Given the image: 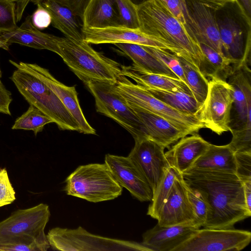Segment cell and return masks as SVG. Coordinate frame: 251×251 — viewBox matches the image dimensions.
<instances>
[{
    "label": "cell",
    "mask_w": 251,
    "mask_h": 251,
    "mask_svg": "<svg viewBox=\"0 0 251 251\" xmlns=\"http://www.w3.org/2000/svg\"><path fill=\"white\" fill-rule=\"evenodd\" d=\"M187 184L198 190L209 206L207 228H231L251 216L242 181L235 173L189 169L182 174Z\"/></svg>",
    "instance_id": "1"
},
{
    "label": "cell",
    "mask_w": 251,
    "mask_h": 251,
    "mask_svg": "<svg viewBox=\"0 0 251 251\" xmlns=\"http://www.w3.org/2000/svg\"><path fill=\"white\" fill-rule=\"evenodd\" d=\"M137 11L142 32L163 43L201 72L204 56L200 43L160 0H147L137 5Z\"/></svg>",
    "instance_id": "2"
},
{
    "label": "cell",
    "mask_w": 251,
    "mask_h": 251,
    "mask_svg": "<svg viewBox=\"0 0 251 251\" xmlns=\"http://www.w3.org/2000/svg\"><path fill=\"white\" fill-rule=\"evenodd\" d=\"M224 56L233 68L250 67L251 18L236 1H224L215 12Z\"/></svg>",
    "instance_id": "3"
},
{
    "label": "cell",
    "mask_w": 251,
    "mask_h": 251,
    "mask_svg": "<svg viewBox=\"0 0 251 251\" xmlns=\"http://www.w3.org/2000/svg\"><path fill=\"white\" fill-rule=\"evenodd\" d=\"M83 40L59 37V55L85 85L90 81L115 83L122 75V65L94 50Z\"/></svg>",
    "instance_id": "4"
},
{
    "label": "cell",
    "mask_w": 251,
    "mask_h": 251,
    "mask_svg": "<svg viewBox=\"0 0 251 251\" xmlns=\"http://www.w3.org/2000/svg\"><path fill=\"white\" fill-rule=\"evenodd\" d=\"M10 78L30 105L50 118L61 130L80 132V127L52 91L31 74L17 68Z\"/></svg>",
    "instance_id": "5"
},
{
    "label": "cell",
    "mask_w": 251,
    "mask_h": 251,
    "mask_svg": "<svg viewBox=\"0 0 251 251\" xmlns=\"http://www.w3.org/2000/svg\"><path fill=\"white\" fill-rule=\"evenodd\" d=\"M65 183L64 190L68 195L95 203L114 200L123 191L105 163L80 165L67 177Z\"/></svg>",
    "instance_id": "6"
},
{
    "label": "cell",
    "mask_w": 251,
    "mask_h": 251,
    "mask_svg": "<svg viewBox=\"0 0 251 251\" xmlns=\"http://www.w3.org/2000/svg\"><path fill=\"white\" fill-rule=\"evenodd\" d=\"M115 87L129 106L160 116L189 135L204 128L197 114L184 113L171 107L125 76L122 75L118 78Z\"/></svg>",
    "instance_id": "7"
},
{
    "label": "cell",
    "mask_w": 251,
    "mask_h": 251,
    "mask_svg": "<svg viewBox=\"0 0 251 251\" xmlns=\"http://www.w3.org/2000/svg\"><path fill=\"white\" fill-rule=\"evenodd\" d=\"M115 83L90 81L86 85L94 97L97 111L117 122L134 140L149 139L144 124L116 90Z\"/></svg>",
    "instance_id": "8"
},
{
    "label": "cell",
    "mask_w": 251,
    "mask_h": 251,
    "mask_svg": "<svg viewBox=\"0 0 251 251\" xmlns=\"http://www.w3.org/2000/svg\"><path fill=\"white\" fill-rule=\"evenodd\" d=\"M46 236L50 247L53 250L152 251L142 243L95 235L81 226L75 229L53 228L49 231Z\"/></svg>",
    "instance_id": "9"
},
{
    "label": "cell",
    "mask_w": 251,
    "mask_h": 251,
    "mask_svg": "<svg viewBox=\"0 0 251 251\" xmlns=\"http://www.w3.org/2000/svg\"><path fill=\"white\" fill-rule=\"evenodd\" d=\"M233 101V88L227 81L210 78L206 97L197 114L204 128L219 135L230 131Z\"/></svg>",
    "instance_id": "10"
},
{
    "label": "cell",
    "mask_w": 251,
    "mask_h": 251,
    "mask_svg": "<svg viewBox=\"0 0 251 251\" xmlns=\"http://www.w3.org/2000/svg\"><path fill=\"white\" fill-rule=\"evenodd\" d=\"M251 241L249 231L231 228H199L174 251H238Z\"/></svg>",
    "instance_id": "11"
},
{
    "label": "cell",
    "mask_w": 251,
    "mask_h": 251,
    "mask_svg": "<svg viewBox=\"0 0 251 251\" xmlns=\"http://www.w3.org/2000/svg\"><path fill=\"white\" fill-rule=\"evenodd\" d=\"M50 215L49 206L42 203L32 207L14 211L0 222V244L24 235L48 242L44 230Z\"/></svg>",
    "instance_id": "12"
},
{
    "label": "cell",
    "mask_w": 251,
    "mask_h": 251,
    "mask_svg": "<svg viewBox=\"0 0 251 251\" xmlns=\"http://www.w3.org/2000/svg\"><path fill=\"white\" fill-rule=\"evenodd\" d=\"M9 62L16 68L25 70L34 75L48 86L56 95L78 124L80 133L96 134L82 111L75 86H68L57 80L46 68L33 63L20 62L17 63L9 60Z\"/></svg>",
    "instance_id": "13"
},
{
    "label": "cell",
    "mask_w": 251,
    "mask_h": 251,
    "mask_svg": "<svg viewBox=\"0 0 251 251\" xmlns=\"http://www.w3.org/2000/svg\"><path fill=\"white\" fill-rule=\"evenodd\" d=\"M224 1H226L185 0L192 24L193 33L197 41L210 47L223 55L215 12L218 7Z\"/></svg>",
    "instance_id": "14"
},
{
    "label": "cell",
    "mask_w": 251,
    "mask_h": 251,
    "mask_svg": "<svg viewBox=\"0 0 251 251\" xmlns=\"http://www.w3.org/2000/svg\"><path fill=\"white\" fill-rule=\"evenodd\" d=\"M165 149L150 139L137 140L128 155L148 181L153 193L170 166L165 155Z\"/></svg>",
    "instance_id": "15"
},
{
    "label": "cell",
    "mask_w": 251,
    "mask_h": 251,
    "mask_svg": "<svg viewBox=\"0 0 251 251\" xmlns=\"http://www.w3.org/2000/svg\"><path fill=\"white\" fill-rule=\"evenodd\" d=\"M104 163L117 182L141 201H151L152 190L140 170L128 156L110 154L105 156Z\"/></svg>",
    "instance_id": "16"
},
{
    "label": "cell",
    "mask_w": 251,
    "mask_h": 251,
    "mask_svg": "<svg viewBox=\"0 0 251 251\" xmlns=\"http://www.w3.org/2000/svg\"><path fill=\"white\" fill-rule=\"evenodd\" d=\"M157 220L160 226H195V215L188 196L187 184L182 174L180 173L175 178Z\"/></svg>",
    "instance_id": "17"
},
{
    "label": "cell",
    "mask_w": 251,
    "mask_h": 251,
    "mask_svg": "<svg viewBox=\"0 0 251 251\" xmlns=\"http://www.w3.org/2000/svg\"><path fill=\"white\" fill-rule=\"evenodd\" d=\"M228 78L227 82L233 88L232 108L234 111L233 115L231 116L230 131L246 127L251 128L250 67L244 66L233 68Z\"/></svg>",
    "instance_id": "18"
},
{
    "label": "cell",
    "mask_w": 251,
    "mask_h": 251,
    "mask_svg": "<svg viewBox=\"0 0 251 251\" xmlns=\"http://www.w3.org/2000/svg\"><path fill=\"white\" fill-rule=\"evenodd\" d=\"M81 31L83 40L89 44L132 43L169 50L165 44L143 33L139 29L116 26L97 28L81 27Z\"/></svg>",
    "instance_id": "19"
},
{
    "label": "cell",
    "mask_w": 251,
    "mask_h": 251,
    "mask_svg": "<svg viewBox=\"0 0 251 251\" xmlns=\"http://www.w3.org/2000/svg\"><path fill=\"white\" fill-rule=\"evenodd\" d=\"M59 37L44 33L33 26L31 16H28L20 27L8 33L0 34V48L8 50L13 43L38 50H47L58 55Z\"/></svg>",
    "instance_id": "20"
},
{
    "label": "cell",
    "mask_w": 251,
    "mask_h": 251,
    "mask_svg": "<svg viewBox=\"0 0 251 251\" xmlns=\"http://www.w3.org/2000/svg\"><path fill=\"white\" fill-rule=\"evenodd\" d=\"M199 228L189 225L160 226L157 224L144 233L142 243L152 251H174Z\"/></svg>",
    "instance_id": "21"
},
{
    "label": "cell",
    "mask_w": 251,
    "mask_h": 251,
    "mask_svg": "<svg viewBox=\"0 0 251 251\" xmlns=\"http://www.w3.org/2000/svg\"><path fill=\"white\" fill-rule=\"evenodd\" d=\"M210 143L198 133L185 136L165 152L170 166L183 174L189 170L196 160L208 149Z\"/></svg>",
    "instance_id": "22"
},
{
    "label": "cell",
    "mask_w": 251,
    "mask_h": 251,
    "mask_svg": "<svg viewBox=\"0 0 251 251\" xmlns=\"http://www.w3.org/2000/svg\"><path fill=\"white\" fill-rule=\"evenodd\" d=\"M131 108L145 125L149 139L165 148L189 135L160 116L142 109Z\"/></svg>",
    "instance_id": "23"
},
{
    "label": "cell",
    "mask_w": 251,
    "mask_h": 251,
    "mask_svg": "<svg viewBox=\"0 0 251 251\" xmlns=\"http://www.w3.org/2000/svg\"><path fill=\"white\" fill-rule=\"evenodd\" d=\"M122 75L130 78L136 84L146 88L180 91L192 95L184 82L178 78L147 72L137 66H121Z\"/></svg>",
    "instance_id": "24"
},
{
    "label": "cell",
    "mask_w": 251,
    "mask_h": 251,
    "mask_svg": "<svg viewBox=\"0 0 251 251\" xmlns=\"http://www.w3.org/2000/svg\"><path fill=\"white\" fill-rule=\"evenodd\" d=\"M82 28L120 26L115 0H91L81 18Z\"/></svg>",
    "instance_id": "25"
},
{
    "label": "cell",
    "mask_w": 251,
    "mask_h": 251,
    "mask_svg": "<svg viewBox=\"0 0 251 251\" xmlns=\"http://www.w3.org/2000/svg\"><path fill=\"white\" fill-rule=\"evenodd\" d=\"M190 169L235 174V153L228 144L217 146L210 144L206 151L196 160Z\"/></svg>",
    "instance_id": "26"
},
{
    "label": "cell",
    "mask_w": 251,
    "mask_h": 251,
    "mask_svg": "<svg viewBox=\"0 0 251 251\" xmlns=\"http://www.w3.org/2000/svg\"><path fill=\"white\" fill-rule=\"evenodd\" d=\"M114 45L132 60L133 65L142 70L150 73L178 78L169 67L146 50L142 45L132 43Z\"/></svg>",
    "instance_id": "27"
},
{
    "label": "cell",
    "mask_w": 251,
    "mask_h": 251,
    "mask_svg": "<svg viewBox=\"0 0 251 251\" xmlns=\"http://www.w3.org/2000/svg\"><path fill=\"white\" fill-rule=\"evenodd\" d=\"M41 3L50 13L52 26L61 31L65 37L83 40L77 17L69 8L53 0H44Z\"/></svg>",
    "instance_id": "28"
},
{
    "label": "cell",
    "mask_w": 251,
    "mask_h": 251,
    "mask_svg": "<svg viewBox=\"0 0 251 251\" xmlns=\"http://www.w3.org/2000/svg\"><path fill=\"white\" fill-rule=\"evenodd\" d=\"M204 56L202 73L207 78L220 77L227 80L233 67L231 62L224 55L210 47L200 43Z\"/></svg>",
    "instance_id": "29"
},
{
    "label": "cell",
    "mask_w": 251,
    "mask_h": 251,
    "mask_svg": "<svg viewBox=\"0 0 251 251\" xmlns=\"http://www.w3.org/2000/svg\"><path fill=\"white\" fill-rule=\"evenodd\" d=\"M153 96L181 112L197 114L201 106L192 95L180 91L146 88Z\"/></svg>",
    "instance_id": "30"
},
{
    "label": "cell",
    "mask_w": 251,
    "mask_h": 251,
    "mask_svg": "<svg viewBox=\"0 0 251 251\" xmlns=\"http://www.w3.org/2000/svg\"><path fill=\"white\" fill-rule=\"evenodd\" d=\"M177 57L182 68L187 85L193 96L201 106L207 94L208 79L192 64L181 56H177Z\"/></svg>",
    "instance_id": "31"
},
{
    "label": "cell",
    "mask_w": 251,
    "mask_h": 251,
    "mask_svg": "<svg viewBox=\"0 0 251 251\" xmlns=\"http://www.w3.org/2000/svg\"><path fill=\"white\" fill-rule=\"evenodd\" d=\"M175 168L170 166L165 171L163 176L153 195L147 215L157 219L159 212L171 191L176 177L180 174Z\"/></svg>",
    "instance_id": "32"
},
{
    "label": "cell",
    "mask_w": 251,
    "mask_h": 251,
    "mask_svg": "<svg viewBox=\"0 0 251 251\" xmlns=\"http://www.w3.org/2000/svg\"><path fill=\"white\" fill-rule=\"evenodd\" d=\"M53 121L37 108L30 105L28 109L15 120L11 128L32 130L35 136L42 131L45 125Z\"/></svg>",
    "instance_id": "33"
},
{
    "label": "cell",
    "mask_w": 251,
    "mask_h": 251,
    "mask_svg": "<svg viewBox=\"0 0 251 251\" xmlns=\"http://www.w3.org/2000/svg\"><path fill=\"white\" fill-rule=\"evenodd\" d=\"M50 247L49 242H44L31 236L24 235L0 244V251H46Z\"/></svg>",
    "instance_id": "34"
},
{
    "label": "cell",
    "mask_w": 251,
    "mask_h": 251,
    "mask_svg": "<svg viewBox=\"0 0 251 251\" xmlns=\"http://www.w3.org/2000/svg\"><path fill=\"white\" fill-rule=\"evenodd\" d=\"M187 194L195 215V226L200 228L204 225L207 221L209 213V206L202 194L188 184Z\"/></svg>",
    "instance_id": "35"
},
{
    "label": "cell",
    "mask_w": 251,
    "mask_h": 251,
    "mask_svg": "<svg viewBox=\"0 0 251 251\" xmlns=\"http://www.w3.org/2000/svg\"><path fill=\"white\" fill-rule=\"evenodd\" d=\"M16 0H0V34L13 31L17 25Z\"/></svg>",
    "instance_id": "36"
},
{
    "label": "cell",
    "mask_w": 251,
    "mask_h": 251,
    "mask_svg": "<svg viewBox=\"0 0 251 251\" xmlns=\"http://www.w3.org/2000/svg\"><path fill=\"white\" fill-rule=\"evenodd\" d=\"M119 14L120 26L139 29L137 5L131 0H115Z\"/></svg>",
    "instance_id": "37"
},
{
    "label": "cell",
    "mask_w": 251,
    "mask_h": 251,
    "mask_svg": "<svg viewBox=\"0 0 251 251\" xmlns=\"http://www.w3.org/2000/svg\"><path fill=\"white\" fill-rule=\"evenodd\" d=\"M142 46L146 50L165 64L179 79L184 82L187 85L182 68L176 54L164 49L146 46Z\"/></svg>",
    "instance_id": "38"
},
{
    "label": "cell",
    "mask_w": 251,
    "mask_h": 251,
    "mask_svg": "<svg viewBox=\"0 0 251 251\" xmlns=\"http://www.w3.org/2000/svg\"><path fill=\"white\" fill-rule=\"evenodd\" d=\"M159 0L166 6L176 19L182 23L194 36L193 33L192 24L187 9L185 0Z\"/></svg>",
    "instance_id": "39"
},
{
    "label": "cell",
    "mask_w": 251,
    "mask_h": 251,
    "mask_svg": "<svg viewBox=\"0 0 251 251\" xmlns=\"http://www.w3.org/2000/svg\"><path fill=\"white\" fill-rule=\"evenodd\" d=\"M232 135L228 144L234 152L251 153V128L243 129L230 131Z\"/></svg>",
    "instance_id": "40"
},
{
    "label": "cell",
    "mask_w": 251,
    "mask_h": 251,
    "mask_svg": "<svg viewBox=\"0 0 251 251\" xmlns=\"http://www.w3.org/2000/svg\"><path fill=\"white\" fill-rule=\"evenodd\" d=\"M15 191L5 168H0V207L13 203L16 200Z\"/></svg>",
    "instance_id": "41"
},
{
    "label": "cell",
    "mask_w": 251,
    "mask_h": 251,
    "mask_svg": "<svg viewBox=\"0 0 251 251\" xmlns=\"http://www.w3.org/2000/svg\"><path fill=\"white\" fill-rule=\"evenodd\" d=\"M235 174L242 181L251 179V153L236 152Z\"/></svg>",
    "instance_id": "42"
},
{
    "label": "cell",
    "mask_w": 251,
    "mask_h": 251,
    "mask_svg": "<svg viewBox=\"0 0 251 251\" xmlns=\"http://www.w3.org/2000/svg\"><path fill=\"white\" fill-rule=\"evenodd\" d=\"M37 8L31 16L32 25L38 29L47 28L51 23V18L50 13L42 4H37Z\"/></svg>",
    "instance_id": "43"
},
{
    "label": "cell",
    "mask_w": 251,
    "mask_h": 251,
    "mask_svg": "<svg viewBox=\"0 0 251 251\" xmlns=\"http://www.w3.org/2000/svg\"><path fill=\"white\" fill-rule=\"evenodd\" d=\"M69 8L81 19L83 12L91 0H53Z\"/></svg>",
    "instance_id": "44"
},
{
    "label": "cell",
    "mask_w": 251,
    "mask_h": 251,
    "mask_svg": "<svg viewBox=\"0 0 251 251\" xmlns=\"http://www.w3.org/2000/svg\"><path fill=\"white\" fill-rule=\"evenodd\" d=\"M12 101L11 93L6 89L0 79V113L11 115L9 105Z\"/></svg>",
    "instance_id": "45"
},
{
    "label": "cell",
    "mask_w": 251,
    "mask_h": 251,
    "mask_svg": "<svg viewBox=\"0 0 251 251\" xmlns=\"http://www.w3.org/2000/svg\"><path fill=\"white\" fill-rule=\"evenodd\" d=\"M44 0H16V12L17 22L21 20L25 9L29 2L34 4L41 3Z\"/></svg>",
    "instance_id": "46"
},
{
    "label": "cell",
    "mask_w": 251,
    "mask_h": 251,
    "mask_svg": "<svg viewBox=\"0 0 251 251\" xmlns=\"http://www.w3.org/2000/svg\"><path fill=\"white\" fill-rule=\"evenodd\" d=\"M242 182L245 203L248 210L251 211V179Z\"/></svg>",
    "instance_id": "47"
},
{
    "label": "cell",
    "mask_w": 251,
    "mask_h": 251,
    "mask_svg": "<svg viewBox=\"0 0 251 251\" xmlns=\"http://www.w3.org/2000/svg\"><path fill=\"white\" fill-rule=\"evenodd\" d=\"M247 15L251 18V0H236Z\"/></svg>",
    "instance_id": "48"
},
{
    "label": "cell",
    "mask_w": 251,
    "mask_h": 251,
    "mask_svg": "<svg viewBox=\"0 0 251 251\" xmlns=\"http://www.w3.org/2000/svg\"><path fill=\"white\" fill-rule=\"evenodd\" d=\"M136 5H138L147 0H131Z\"/></svg>",
    "instance_id": "49"
},
{
    "label": "cell",
    "mask_w": 251,
    "mask_h": 251,
    "mask_svg": "<svg viewBox=\"0 0 251 251\" xmlns=\"http://www.w3.org/2000/svg\"><path fill=\"white\" fill-rule=\"evenodd\" d=\"M220 0L226 1H232V2L237 1L236 0Z\"/></svg>",
    "instance_id": "50"
},
{
    "label": "cell",
    "mask_w": 251,
    "mask_h": 251,
    "mask_svg": "<svg viewBox=\"0 0 251 251\" xmlns=\"http://www.w3.org/2000/svg\"><path fill=\"white\" fill-rule=\"evenodd\" d=\"M1 76H2V73H1V71L0 69V78L1 77Z\"/></svg>",
    "instance_id": "51"
}]
</instances>
